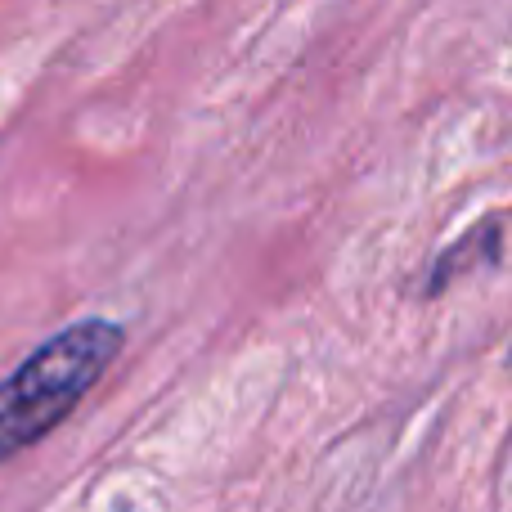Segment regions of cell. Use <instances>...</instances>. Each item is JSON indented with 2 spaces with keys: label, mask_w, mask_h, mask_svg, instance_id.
I'll return each instance as SVG.
<instances>
[{
  "label": "cell",
  "mask_w": 512,
  "mask_h": 512,
  "mask_svg": "<svg viewBox=\"0 0 512 512\" xmlns=\"http://www.w3.org/2000/svg\"><path fill=\"white\" fill-rule=\"evenodd\" d=\"M117 346H122V333L113 324H81L54 337L36 360H27L0 387V459L50 432L108 369Z\"/></svg>",
  "instance_id": "6da1fadb"
}]
</instances>
